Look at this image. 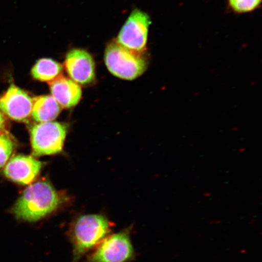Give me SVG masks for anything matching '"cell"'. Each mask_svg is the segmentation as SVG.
<instances>
[{
    "instance_id": "1",
    "label": "cell",
    "mask_w": 262,
    "mask_h": 262,
    "mask_svg": "<svg viewBox=\"0 0 262 262\" xmlns=\"http://www.w3.org/2000/svg\"><path fill=\"white\" fill-rule=\"evenodd\" d=\"M61 204L60 196L53 186L48 182L41 181L26 189L12 212L19 220L34 222L51 214Z\"/></svg>"
},
{
    "instance_id": "5",
    "label": "cell",
    "mask_w": 262,
    "mask_h": 262,
    "mask_svg": "<svg viewBox=\"0 0 262 262\" xmlns=\"http://www.w3.org/2000/svg\"><path fill=\"white\" fill-rule=\"evenodd\" d=\"M130 227L104 238L89 257L90 262H127L135 258Z\"/></svg>"
},
{
    "instance_id": "10",
    "label": "cell",
    "mask_w": 262,
    "mask_h": 262,
    "mask_svg": "<svg viewBox=\"0 0 262 262\" xmlns=\"http://www.w3.org/2000/svg\"><path fill=\"white\" fill-rule=\"evenodd\" d=\"M48 83L52 96L62 107H74L79 102L81 97V88L73 80L60 75Z\"/></svg>"
},
{
    "instance_id": "13",
    "label": "cell",
    "mask_w": 262,
    "mask_h": 262,
    "mask_svg": "<svg viewBox=\"0 0 262 262\" xmlns=\"http://www.w3.org/2000/svg\"><path fill=\"white\" fill-rule=\"evenodd\" d=\"M15 144L8 134L0 132V168L8 161L14 151Z\"/></svg>"
},
{
    "instance_id": "12",
    "label": "cell",
    "mask_w": 262,
    "mask_h": 262,
    "mask_svg": "<svg viewBox=\"0 0 262 262\" xmlns=\"http://www.w3.org/2000/svg\"><path fill=\"white\" fill-rule=\"evenodd\" d=\"M63 67L57 61L51 58H44L37 60L31 70L34 79L49 82L61 75Z\"/></svg>"
},
{
    "instance_id": "7",
    "label": "cell",
    "mask_w": 262,
    "mask_h": 262,
    "mask_svg": "<svg viewBox=\"0 0 262 262\" xmlns=\"http://www.w3.org/2000/svg\"><path fill=\"white\" fill-rule=\"evenodd\" d=\"M64 66L71 80L77 84H90L96 78L94 58L89 52L83 49H73L69 51Z\"/></svg>"
},
{
    "instance_id": "2",
    "label": "cell",
    "mask_w": 262,
    "mask_h": 262,
    "mask_svg": "<svg viewBox=\"0 0 262 262\" xmlns=\"http://www.w3.org/2000/svg\"><path fill=\"white\" fill-rule=\"evenodd\" d=\"M104 58L110 73L126 80H133L140 77L145 73L150 63V55L146 50H132L116 40L107 45Z\"/></svg>"
},
{
    "instance_id": "8",
    "label": "cell",
    "mask_w": 262,
    "mask_h": 262,
    "mask_svg": "<svg viewBox=\"0 0 262 262\" xmlns=\"http://www.w3.org/2000/svg\"><path fill=\"white\" fill-rule=\"evenodd\" d=\"M33 99L20 88L12 84L0 98V109L11 119L24 122L31 116Z\"/></svg>"
},
{
    "instance_id": "6",
    "label": "cell",
    "mask_w": 262,
    "mask_h": 262,
    "mask_svg": "<svg viewBox=\"0 0 262 262\" xmlns=\"http://www.w3.org/2000/svg\"><path fill=\"white\" fill-rule=\"evenodd\" d=\"M150 24L151 19L147 13L134 9L121 29L116 41L132 50L145 51Z\"/></svg>"
},
{
    "instance_id": "14",
    "label": "cell",
    "mask_w": 262,
    "mask_h": 262,
    "mask_svg": "<svg viewBox=\"0 0 262 262\" xmlns=\"http://www.w3.org/2000/svg\"><path fill=\"white\" fill-rule=\"evenodd\" d=\"M229 7L238 14L250 12L260 6L261 0H228Z\"/></svg>"
},
{
    "instance_id": "4",
    "label": "cell",
    "mask_w": 262,
    "mask_h": 262,
    "mask_svg": "<svg viewBox=\"0 0 262 262\" xmlns=\"http://www.w3.org/2000/svg\"><path fill=\"white\" fill-rule=\"evenodd\" d=\"M67 133V127L60 123L48 122L34 124L31 129L33 156H50L60 152Z\"/></svg>"
},
{
    "instance_id": "3",
    "label": "cell",
    "mask_w": 262,
    "mask_h": 262,
    "mask_svg": "<svg viewBox=\"0 0 262 262\" xmlns=\"http://www.w3.org/2000/svg\"><path fill=\"white\" fill-rule=\"evenodd\" d=\"M110 223L101 214L81 215L74 222L72 229L74 245V260L77 262L91 250L100 243L111 232Z\"/></svg>"
},
{
    "instance_id": "9",
    "label": "cell",
    "mask_w": 262,
    "mask_h": 262,
    "mask_svg": "<svg viewBox=\"0 0 262 262\" xmlns=\"http://www.w3.org/2000/svg\"><path fill=\"white\" fill-rule=\"evenodd\" d=\"M42 163L30 156L18 155L6 164L4 173L6 178L18 184H31L41 171Z\"/></svg>"
},
{
    "instance_id": "15",
    "label": "cell",
    "mask_w": 262,
    "mask_h": 262,
    "mask_svg": "<svg viewBox=\"0 0 262 262\" xmlns=\"http://www.w3.org/2000/svg\"><path fill=\"white\" fill-rule=\"evenodd\" d=\"M5 126V118L4 115L0 109V132H3Z\"/></svg>"
},
{
    "instance_id": "11",
    "label": "cell",
    "mask_w": 262,
    "mask_h": 262,
    "mask_svg": "<svg viewBox=\"0 0 262 262\" xmlns=\"http://www.w3.org/2000/svg\"><path fill=\"white\" fill-rule=\"evenodd\" d=\"M61 107L52 96H42L33 99L31 115L37 122H52L58 116Z\"/></svg>"
}]
</instances>
